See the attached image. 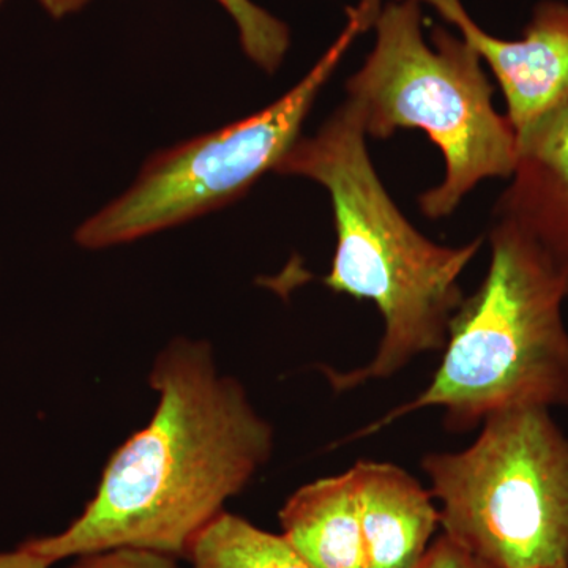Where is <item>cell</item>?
<instances>
[{
	"mask_svg": "<svg viewBox=\"0 0 568 568\" xmlns=\"http://www.w3.org/2000/svg\"><path fill=\"white\" fill-rule=\"evenodd\" d=\"M3 0H0V6H2Z\"/></svg>",
	"mask_w": 568,
	"mask_h": 568,
	"instance_id": "cell-16",
	"label": "cell"
},
{
	"mask_svg": "<svg viewBox=\"0 0 568 568\" xmlns=\"http://www.w3.org/2000/svg\"><path fill=\"white\" fill-rule=\"evenodd\" d=\"M186 559L192 568H315L282 534L257 528L230 511L200 534Z\"/></svg>",
	"mask_w": 568,
	"mask_h": 568,
	"instance_id": "cell-11",
	"label": "cell"
},
{
	"mask_svg": "<svg viewBox=\"0 0 568 568\" xmlns=\"http://www.w3.org/2000/svg\"><path fill=\"white\" fill-rule=\"evenodd\" d=\"M282 536L315 568H365L353 467L297 489L278 514Z\"/></svg>",
	"mask_w": 568,
	"mask_h": 568,
	"instance_id": "cell-10",
	"label": "cell"
},
{
	"mask_svg": "<svg viewBox=\"0 0 568 568\" xmlns=\"http://www.w3.org/2000/svg\"><path fill=\"white\" fill-rule=\"evenodd\" d=\"M496 213L487 275L452 317L432 383L351 439L428 407L444 409L455 433L504 410L568 407V264L514 215Z\"/></svg>",
	"mask_w": 568,
	"mask_h": 568,
	"instance_id": "cell-3",
	"label": "cell"
},
{
	"mask_svg": "<svg viewBox=\"0 0 568 568\" xmlns=\"http://www.w3.org/2000/svg\"><path fill=\"white\" fill-rule=\"evenodd\" d=\"M155 414L108 459L95 496L55 536L24 547L51 564L118 548L189 558L200 534L274 452V428L211 343L175 338L153 362Z\"/></svg>",
	"mask_w": 568,
	"mask_h": 568,
	"instance_id": "cell-1",
	"label": "cell"
},
{
	"mask_svg": "<svg viewBox=\"0 0 568 568\" xmlns=\"http://www.w3.org/2000/svg\"><path fill=\"white\" fill-rule=\"evenodd\" d=\"M274 173L312 179L331 194L336 231L328 290L373 302L384 320L375 357L364 366L325 368L335 392L383 381L425 353L443 351L448 325L465 301L459 276L484 239L437 245L418 233L376 174L364 119L346 100L312 138H298Z\"/></svg>",
	"mask_w": 568,
	"mask_h": 568,
	"instance_id": "cell-2",
	"label": "cell"
},
{
	"mask_svg": "<svg viewBox=\"0 0 568 568\" xmlns=\"http://www.w3.org/2000/svg\"><path fill=\"white\" fill-rule=\"evenodd\" d=\"M41 7L55 20L77 13L91 0H39ZM224 10L237 24L241 44L245 54L257 67L274 73L282 65L284 55L290 50V29L276 20L268 11L261 9L252 0H219Z\"/></svg>",
	"mask_w": 568,
	"mask_h": 568,
	"instance_id": "cell-12",
	"label": "cell"
},
{
	"mask_svg": "<svg viewBox=\"0 0 568 568\" xmlns=\"http://www.w3.org/2000/svg\"><path fill=\"white\" fill-rule=\"evenodd\" d=\"M365 568H416L440 526L435 497L403 467L355 463Z\"/></svg>",
	"mask_w": 568,
	"mask_h": 568,
	"instance_id": "cell-8",
	"label": "cell"
},
{
	"mask_svg": "<svg viewBox=\"0 0 568 568\" xmlns=\"http://www.w3.org/2000/svg\"><path fill=\"white\" fill-rule=\"evenodd\" d=\"M517 144L515 181L497 209L568 264V104L517 134Z\"/></svg>",
	"mask_w": 568,
	"mask_h": 568,
	"instance_id": "cell-9",
	"label": "cell"
},
{
	"mask_svg": "<svg viewBox=\"0 0 568 568\" xmlns=\"http://www.w3.org/2000/svg\"><path fill=\"white\" fill-rule=\"evenodd\" d=\"M420 2L381 9L376 41L346 82L366 136L387 140L399 129L424 130L446 160V178L420 196L429 219L450 215L478 182L517 170V133L493 106V89L478 52L444 28L425 41Z\"/></svg>",
	"mask_w": 568,
	"mask_h": 568,
	"instance_id": "cell-4",
	"label": "cell"
},
{
	"mask_svg": "<svg viewBox=\"0 0 568 568\" xmlns=\"http://www.w3.org/2000/svg\"><path fill=\"white\" fill-rule=\"evenodd\" d=\"M178 560L148 549L118 548L80 556L70 568H182Z\"/></svg>",
	"mask_w": 568,
	"mask_h": 568,
	"instance_id": "cell-13",
	"label": "cell"
},
{
	"mask_svg": "<svg viewBox=\"0 0 568 568\" xmlns=\"http://www.w3.org/2000/svg\"><path fill=\"white\" fill-rule=\"evenodd\" d=\"M417 2L435 7L488 63L506 97L515 133L568 104V3H538L523 39L510 41L478 28L462 0Z\"/></svg>",
	"mask_w": 568,
	"mask_h": 568,
	"instance_id": "cell-7",
	"label": "cell"
},
{
	"mask_svg": "<svg viewBox=\"0 0 568 568\" xmlns=\"http://www.w3.org/2000/svg\"><path fill=\"white\" fill-rule=\"evenodd\" d=\"M416 568H488L470 556L457 541L443 534L435 544L429 545L424 559Z\"/></svg>",
	"mask_w": 568,
	"mask_h": 568,
	"instance_id": "cell-14",
	"label": "cell"
},
{
	"mask_svg": "<svg viewBox=\"0 0 568 568\" xmlns=\"http://www.w3.org/2000/svg\"><path fill=\"white\" fill-rule=\"evenodd\" d=\"M51 566L50 560L41 558L24 545L11 552H0V568H50Z\"/></svg>",
	"mask_w": 568,
	"mask_h": 568,
	"instance_id": "cell-15",
	"label": "cell"
},
{
	"mask_svg": "<svg viewBox=\"0 0 568 568\" xmlns=\"http://www.w3.org/2000/svg\"><path fill=\"white\" fill-rule=\"evenodd\" d=\"M368 26L364 13L349 10L345 32L282 99L242 121L156 152L129 192L78 227L77 244L88 250L129 244L241 200L301 138L325 81Z\"/></svg>",
	"mask_w": 568,
	"mask_h": 568,
	"instance_id": "cell-6",
	"label": "cell"
},
{
	"mask_svg": "<svg viewBox=\"0 0 568 568\" xmlns=\"http://www.w3.org/2000/svg\"><path fill=\"white\" fill-rule=\"evenodd\" d=\"M481 425L422 459L444 534L488 568H568V436L545 407Z\"/></svg>",
	"mask_w": 568,
	"mask_h": 568,
	"instance_id": "cell-5",
	"label": "cell"
}]
</instances>
